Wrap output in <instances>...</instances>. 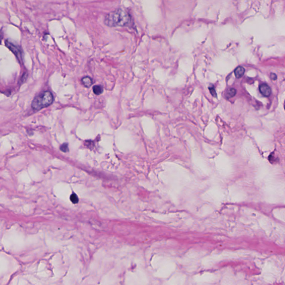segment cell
<instances>
[{"mask_svg": "<svg viewBox=\"0 0 285 285\" xmlns=\"http://www.w3.org/2000/svg\"><path fill=\"white\" fill-rule=\"evenodd\" d=\"M284 109H285V104H284Z\"/></svg>", "mask_w": 285, "mask_h": 285, "instance_id": "14", "label": "cell"}, {"mask_svg": "<svg viewBox=\"0 0 285 285\" xmlns=\"http://www.w3.org/2000/svg\"><path fill=\"white\" fill-rule=\"evenodd\" d=\"M104 22L110 27H129L133 24L131 15L122 8L117 9L106 15Z\"/></svg>", "mask_w": 285, "mask_h": 285, "instance_id": "1", "label": "cell"}, {"mask_svg": "<svg viewBox=\"0 0 285 285\" xmlns=\"http://www.w3.org/2000/svg\"><path fill=\"white\" fill-rule=\"evenodd\" d=\"M5 44L6 47L15 54L19 61L20 62L23 61V52L22 49H21L19 45L14 44L12 42L8 41V40L5 41Z\"/></svg>", "mask_w": 285, "mask_h": 285, "instance_id": "3", "label": "cell"}, {"mask_svg": "<svg viewBox=\"0 0 285 285\" xmlns=\"http://www.w3.org/2000/svg\"><path fill=\"white\" fill-rule=\"evenodd\" d=\"M270 77H271V79L273 80H276L277 79V75L275 73H271V75H270Z\"/></svg>", "mask_w": 285, "mask_h": 285, "instance_id": "13", "label": "cell"}, {"mask_svg": "<svg viewBox=\"0 0 285 285\" xmlns=\"http://www.w3.org/2000/svg\"><path fill=\"white\" fill-rule=\"evenodd\" d=\"M209 91H210V93L211 94H212V96L213 97H217V93H216V90L214 89V86H211L209 88Z\"/></svg>", "mask_w": 285, "mask_h": 285, "instance_id": "12", "label": "cell"}, {"mask_svg": "<svg viewBox=\"0 0 285 285\" xmlns=\"http://www.w3.org/2000/svg\"><path fill=\"white\" fill-rule=\"evenodd\" d=\"M70 200H71V202L73 204H76L79 202V198H78L77 195L75 193H73L72 194H71L70 197Z\"/></svg>", "mask_w": 285, "mask_h": 285, "instance_id": "9", "label": "cell"}, {"mask_svg": "<svg viewBox=\"0 0 285 285\" xmlns=\"http://www.w3.org/2000/svg\"><path fill=\"white\" fill-rule=\"evenodd\" d=\"M245 69L242 66H238L235 70V75L237 78H240L244 75Z\"/></svg>", "mask_w": 285, "mask_h": 285, "instance_id": "6", "label": "cell"}, {"mask_svg": "<svg viewBox=\"0 0 285 285\" xmlns=\"http://www.w3.org/2000/svg\"><path fill=\"white\" fill-rule=\"evenodd\" d=\"M259 90L262 95L266 97H268L271 94V89L266 84H261L259 86Z\"/></svg>", "mask_w": 285, "mask_h": 285, "instance_id": "4", "label": "cell"}, {"mask_svg": "<svg viewBox=\"0 0 285 285\" xmlns=\"http://www.w3.org/2000/svg\"><path fill=\"white\" fill-rule=\"evenodd\" d=\"M27 76H28V74H27V73H24V74L22 75V76L21 77V79L20 80V82H20V84H23V83H24V82H26V80H27Z\"/></svg>", "mask_w": 285, "mask_h": 285, "instance_id": "11", "label": "cell"}, {"mask_svg": "<svg viewBox=\"0 0 285 285\" xmlns=\"http://www.w3.org/2000/svg\"><path fill=\"white\" fill-rule=\"evenodd\" d=\"M82 82L83 85L86 88H89L93 85V83L92 79L89 76H85L83 77L82 79Z\"/></svg>", "mask_w": 285, "mask_h": 285, "instance_id": "5", "label": "cell"}, {"mask_svg": "<svg viewBox=\"0 0 285 285\" xmlns=\"http://www.w3.org/2000/svg\"><path fill=\"white\" fill-rule=\"evenodd\" d=\"M53 102V94L49 91H45L35 98L32 102L31 106L34 110H41L50 106Z\"/></svg>", "mask_w": 285, "mask_h": 285, "instance_id": "2", "label": "cell"}, {"mask_svg": "<svg viewBox=\"0 0 285 285\" xmlns=\"http://www.w3.org/2000/svg\"><path fill=\"white\" fill-rule=\"evenodd\" d=\"M93 90L94 94L97 95H99L102 93L103 88L101 85H95L93 88Z\"/></svg>", "mask_w": 285, "mask_h": 285, "instance_id": "7", "label": "cell"}, {"mask_svg": "<svg viewBox=\"0 0 285 285\" xmlns=\"http://www.w3.org/2000/svg\"><path fill=\"white\" fill-rule=\"evenodd\" d=\"M60 151L64 152V153H66L69 151V148H68V144L66 143V142H65V143H63L62 145H61L60 147Z\"/></svg>", "mask_w": 285, "mask_h": 285, "instance_id": "10", "label": "cell"}, {"mask_svg": "<svg viewBox=\"0 0 285 285\" xmlns=\"http://www.w3.org/2000/svg\"><path fill=\"white\" fill-rule=\"evenodd\" d=\"M237 93L236 90L231 88L228 90L227 93V97L228 98H231L234 97Z\"/></svg>", "mask_w": 285, "mask_h": 285, "instance_id": "8", "label": "cell"}]
</instances>
